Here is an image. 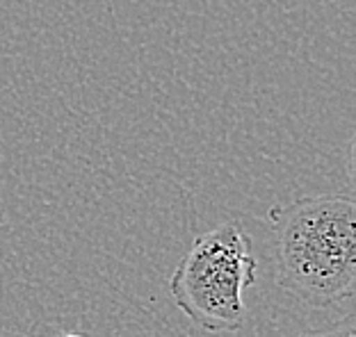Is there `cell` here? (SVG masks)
<instances>
[{
    "label": "cell",
    "mask_w": 356,
    "mask_h": 337,
    "mask_svg": "<svg viewBox=\"0 0 356 337\" xmlns=\"http://www.w3.org/2000/svg\"><path fill=\"white\" fill-rule=\"evenodd\" d=\"M277 283L313 308L352 301L356 205L352 196H306L270 210Z\"/></svg>",
    "instance_id": "6da1fadb"
},
{
    "label": "cell",
    "mask_w": 356,
    "mask_h": 337,
    "mask_svg": "<svg viewBox=\"0 0 356 337\" xmlns=\"http://www.w3.org/2000/svg\"><path fill=\"white\" fill-rule=\"evenodd\" d=\"M252 246L238 223L226 221L194 239L176 264L169 292L176 308L201 331L231 333L245 324V292L258 271Z\"/></svg>",
    "instance_id": "7a4b0ae2"
},
{
    "label": "cell",
    "mask_w": 356,
    "mask_h": 337,
    "mask_svg": "<svg viewBox=\"0 0 356 337\" xmlns=\"http://www.w3.org/2000/svg\"><path fill=\"white\" fill-rule=\"evenodd\" d=\"M354 315L347 312V315L338 322L336 326H331L329 331H320V333H309V335H302V337H354Z\"/></svg>",
    "instance_id": "3957f363"
},
{
    "label": "cell",
    "mask_w": 356,
    "mask_h": 337,
    "mask_svg": "<svg viewBox=\"0 0 356 337\" xmlns=\"http://www.w3.org/2000/svg\"><path fill=\"white\" fill-rule=\"evenodd\" d=\"M60 337H87V335H76V333H71V335H60Z\"/></svg>",
    "instance_id": "277c9868"
}]
</instances>
